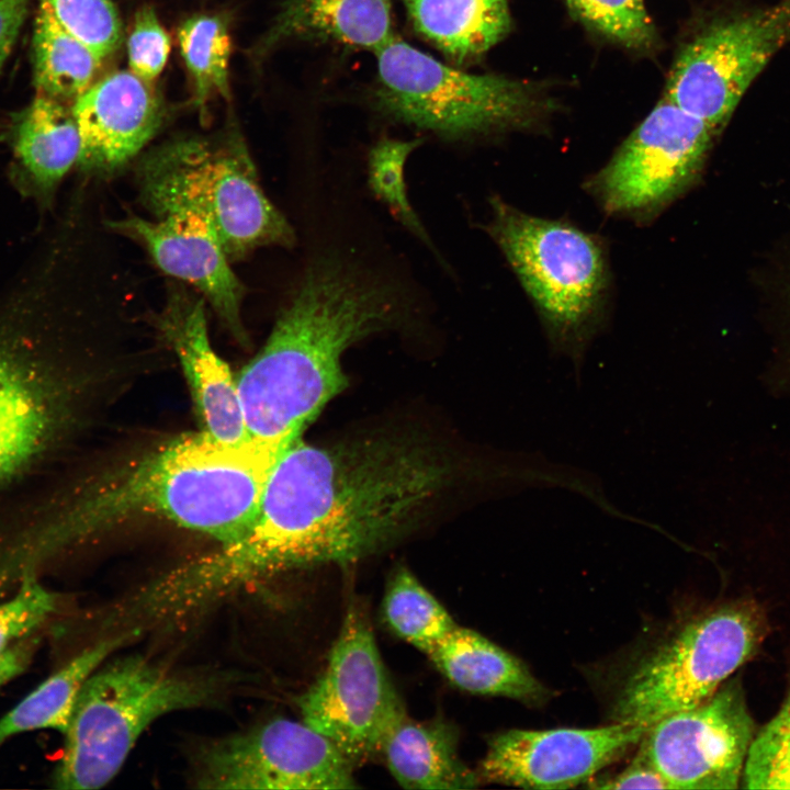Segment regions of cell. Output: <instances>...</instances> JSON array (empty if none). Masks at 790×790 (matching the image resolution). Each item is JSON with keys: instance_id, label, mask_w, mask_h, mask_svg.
<instances>
[{"instance_id": "6da1fadb", "label": "cell", "mask_w": 790, "mask_h": 790, "mask_svg": "<svg viewBox=\"0 0 790 790\" xmlns=\"http://www.w3.org/2000/svg\"><path fill=\"white\" fill-rule=\"evenodd\" d=\"M451 465L420 438L376 435L284 450L242 538L267 574L349 564L409 531L448 486Z\"/></svg>"}, {"instance_id": "7a4b0ae2", "label": "cell", "mask_w": 790, "mask_h": 790, "mask_svg": "<svg viewBox=\"0 0 790 790\" xmlns=\"http://www.w3.org/2000/svg\"><path fill=\"white\" fill-rule=\"evenodd\" d=\"M280 454L249 441L226 444L203 430L165 442L40 501L0 530V579L16 584L38 576L74 545L145 518L230 543L252 523Z\"/></svg>"}, {"instance_id": "3957f363", "label": "cell", "mask_w": 790, "mask_h": 790, "mask_svg": "<svg viewBox=\"0 0 790 790\" xmlns=\"http://www.w3.org/2000/svg\"><path fill=\"white\" fill-rule=\"evenodd\" d=\"M405 298L394 283L336 251L315 259L236 379L248 441L275 452L297 441L347 386L345 351L402 323Z\"/></svg>"}, {"instance_id": "277c9868", "label": "cell", "mask_w": 790, "mask_h": 790, "mask_svg": "<svg viewBox=\"0 0 790 790\" xmlns=\"http://www.w3.org/2000/svg\"><path fill=\"white\" fill-rule=\"evenodd\" d=\"M136 182L143 205L156 219L200 218L213 229L230 261L260 247L295 242L292 226L261 188L236 125L151 149L137 162Z\"/></svg>"}, {"instance_id": "5b68a950", "label": "cell", "mask_w": 790, "mask_h": 790, "mask_svg": "<svg viewBox=\"0 0 790 790\" xmlns=\"http://www.w3.org/2000/svg\"><path fill=\"white\" fill-rule=\"evenodd\" d=\"M103 664L84 682L63 734L52 775L56 789L103 787L155 720L200 707L214 695L211 680L179 675L142 656Z\"/></svg>"}, {"instance_id": "8992f818", "label": "cell", "mask_w": 790, "mask_h": 790, "mask_svg": "<svg viewBox=\"0 0 790 790\" xmlns=\"http://www.w3.org/2000/svg\"><path fill=\"white\" fill-rule=\"evenodd\" d=\"M487 232L533 301L553 351L580 369L597 334L608 291V269L599 240L562 221L526 214L490 200Z\"/></svg>"}, {"instance_id": "52a82bcc", "label": "cell", "mask_w": 790, "mask_h": 790, "mask_svg": "<svg viewBox=\"0 0 790 790\" xmlns=\"http://www.w3.org/2000/svg\"><path fill=\"white\" fill-rule=\"evenodd\" d=\"M375 53L377 110L447 138L529 127L543 108L524 81L462 71L395 37Z\"/></svg>"}, {"instance_id": "ba28073f", "label": "cell", "mask_w": 790, "mask_h": 790, "mask_svg": "<svg viewBox=\"0 0 790 790\" xmlns=\"http://www.w3.org/2000/svg\"><path fill=\"white\" fill-rule=\"evenodd\" d=\"M766 632L765 614L752 600L692 618L628 675L616 699V721L652 725L701 703L755 655Z\"/></svg>"}, {"instance_id": "9c48e42d", "label": "cell", "mask_w": 790, "mask_h": 790, "mask_svg": "<svg viewBox=\"0 0 790 790\" xmlns=\"http://www.w3.org/2000/svg\"><path fill=\"white\" fill-rule=\"evenodd\" d=\"M84 379L25 332L0 328V485L60 447L78 416Z\"/></svg>"}, {"instance_id": "30bf717a", "label": "cell", "mask_w": 790, "mask_h": 790, "mask_svg": "<svg viewBox=\"0 0 790 790\" xmlns=\"http://www.w3.org/2000/svg\"><path fill=\"white\" fill-rule=\"evenodd\" d=\"M297 704L302 720L353 766L379 753L387 727L405 709L360 609H348L325 670Z\"/></svg>"}, {"instance_id": "8fae6325", "label": "cell", "mask_w": 790, "mask_h": 790, "mask_svg": "<svg viewBox=\"0 0 790 790\" xmlns=\"http://www.w3.org/2000/svg\"><path fill=\"white\" fill-rule=\"evenodd\" d=\"M714 131L664 98L586 183L610 214L648 219L699 177Z\"/></svg>"}, {"instance_id": "7c38bea8", "label": "cell", "mask_w": 790, "mask_h": 790, "mask_svg": "<svg viewBox=\"0 0 790 790\" xmlns=\"http://www.w3.org/2000/svg\"><path fill=\"white\" fill-rule=\"evenodd\" d=\"M789 37L790 0L718 22L679 52L665 98L716 132Z\"/></svg>"}, {"instance_id": "4fadbf2b", "label": "cell", "mask_w": 790, "mask_h": 790, "mask_svg": "<svg viewBox=\"0 0 790 790\" xmlns=\"http://www.w3.org/2000/svg\"><path fill=\"white\" fill-rule=\"evenodd\" d=\"M353 768L303 720L278 718L208 746L195 781L204 789H353Z\"/></svg>"}, {"instance_id": "5bb4252c", "label": "cell", "mask_w": 790, "mask_h": 790, "mask_svg": "<svg viewBox=\"0 0 790 790\" xmlns=\"http://www.w3.org/2000/svg\"><path fill=\"white\" fill-rule=\"evenodd\" d=\"M756 734L738 678L653 723L639 752L669 789H735Z\"/></svg>"}, {"instance_id": "9a60e30c", "label": "cell", "mask_w": 790, "mask_h": 790, "mask_svg": "<svg viewBox=\"0 0 790 790\" xmlns=\"http://www.w3.org/2000/svg\"><path fill=\"white\" fill-rule=\"evenodd\" d=\"M650 726L616 721L594 729L508 730L490 740L478 776L526 789L574 788L640 743Z\"/></svg>"}, {"instance_id": "2e32d148", "label": "cell", "mask_w": 790, "mask_h": 790, "mask_svg": "<svg viewBox=\"0 0 790 790\" xmlns=\"http://www.w3.org/2000/svg\"><path fill=\"white\" fill-rule=\"evenodd\" d=\"M109 227L143 246L166 274L198 290L229 334L239 343L248 345L241 319L244 285L206 223L191 215L155 221L128 215L109 222Z\"/></svg>"}, {"instance_id": "e0dca14e", "label": "cell", "mask_w": 790, "mask_h": 790, "mask_svg": "<svg viewBox=\"0 0 790 790\" xmlns=\"http://www.w3.org/2000/svg\"><path fill=\"white\" fill-rule=\"evenodd\" d=\"M71 110L81 137L78 165L100 176L112 174L135 158L165 120L160 98L131 70L93 82Z\"/></svg>"}, {"instance_id": "ac0fdd59", "label": "cell", "mask_w": 790, "mask_h": 790, "mask_svg": "<svg viewBox=\"0 0 790 790\" xmlns=\"http://www.w3.org/2000/svg\"><path fill=\"white\" fill-rule=\"evenodd\" d=\"M156 325L181 364L203 431L226 444L247 443L236 379L211 345L205 300L170 289Z\"/></svg>"}, {"instance_id": "d6986e66", "label": "cell", "mask_w": 790, "mask_h": 790, "mask_svg": "<svg viewBox=\"0 0 790 790\" xmlns=\"http://www.w3.org/2000/svg\"><path fill=\"white\" fill-rule=\"evenodd\" d=\"M393 37L391 0H284L252 54L263 58L290 41L375 53Z\"/></svg>"}, {"instance_id": "ffe728a7", "label": "cell", "mask_w": 790, "mask_h": 790, "mask_svg": "<svg viewBox=\"0 0 790 790\" xmlns=\"http://www.w3.org/2000/svg\"><path fill=\"white\" fill-rule=\"evenodd\" d=\"M377 754L406 789H472L481 782L459 755L455 729L442 720L418 722L404 710L387 727Z\"/></svg>"}, {"instance_id": "44dd1931", "label": "cell", "mask_w": 790, "mask_h": 790, "mask_svg": "<svg viewBox=\"0 0 790 790\" xmlns=\"http://www.w3.org/2000/svg\"><path fill=\"white\" fill-rule=\"evenodd\" d=\"M427 655L453 685L471 693L531 704L542 703L550 696L520 659L459 624Z\"/></svg>"}, {"instance_id": "7402d4cb", "label": "cell", "mask_w": 790, "mask_h": 790, "mask_svg": "<svg viewBox=\"0 0 790 790\" xmlns=\"http://www.w3.org/2000/svg\"><path fill=\"white\" fill-rule=\"evenodd\" d=\"M18 174L29 188L49 196L81 154V137L71 108L36 94L13 133Z\"/></svg>"}, {"instance_id": "603a6c76", "label": "cell", "mask_w": 790, "mask_h": 790, "mask_svg": "<svg viewBox=\"0 0 790 790\" xmlns=\"http://www.w3.org/2000/svg\"><path fill=\"white\" fill-rule=\"evenodd\" d=\"M414 30L458 65L488 52L511 29L508 0H402Z\"/></svg>"}, {"instance_id": "cb8c5ba5", "label": "cell", "mask_w": 790, "mask_h": 790, "mask_svg": "<svg viewBox=\"0 0 790 790\" xmlns=\"http://www.w3.org/2000/svg\"><path fill=\"white\" fill-rule=\"evenodd\" d=\"M125 640L117 635L95 642L29 692L0 718V748L23 733L54 730L64 734L84 682Z\"/></svg>"}, {"instance_id": "d4e9b609", "label": "cell", "mask_w": 790, "mask_h": 790, "mask_svg": "<svg viewBox=\"0 0 790 790\" xmlns=\"http://www.w3.org/2000/svg\"><path fill=\"white\" fill-rule=\"evenodd\" d=\"M33 36L37 94L75 101L92 83L102 59L68 33L40 3Z\"/></svg>"}, {"instance_id": "484cf974", "label": "cell", "mask_w": 790, "mask_h": 790, "mask_svg": "<svg viewBox=\"0 0 790 790\" xmlns=\"http://www.w3.org/2000/svg\"><path fill=\"white\" fill-rule=\"evenodd\" d=\"M178 41L192 80L194 104L203 114L214 95L230 97L228 25L219 15H193L181 23Z\"/></svg>"}, {"instance_id": "4316f807", "label": "cell", "mask_w": 790, "mask_h": 790, "mask_svg": "<svg viewBox=\"0 0 790 790\" xmlns=\"http://www.w3.org/2000/svg\"><path fill=\"white\" fill-rule=\"evenodd\" d=\"M382 610L391 630L426 654L458 625L406 568L398 569L390 580Z\"/></svg>"}, {"instance_id": "83f0119b", "label": "cell", "mask_w": 790, "mask_h": 790, "mask_svg": "<svg viewBox=\"0 0 790 790\" xmlns=\"http://www.w3.org/2000/svg\"><path fill=\"white\" fill-rule=\"evenodd\" d=\"M421 144L422 139L385 137L377 140L368 157L369 187L396 219L427 246H431L430 237L409 203L405 182L406 160Z\"/></svg>"}, {"instance_id": "f1b7e54d", "label": "cell", "mask_w": 790, "mask_h": 790, "mask_svg": "<svg viewBox=\"0 0 790 790\" xmlns=\"http://www.w3.org/2000/svg\"><path fill=\"white\" fill-rule=\"evenodd\" d=\"M584 25L630 49H648L655 29L644 0H564Z\"/></svg>"}, {"instance_id": "f546056e", "label": "cell", "mask_w": 790, "mask_h": 790, "mask_svg": "<svg viewBox=\"0 0 790 790\" xmlns=\"http://www.w3.org/2000/svg\"><path fill=\"white\" fill-rule=\"evenodd\" d=\"M741 781L747 789H790V685L778 712L756 731Z\"/></svg>"}, {"instance_id": "4dcf8cb0", "label": "cell", "mask_w": 790, "mask_h": 790, "mask_svg": "<svg viewBox=\"0 0 790 790\" xmlns=\"http://www.w3.org/2000/svg\"><path fill=\"white\" fill-rule=\"evenodd\" d=\"M40 3L101 59L119 47L122 25L112 0H40Z\"/></svg>"}, {"instance_id": "1f68e13d", "label": "cell", "mask_w": 790, "mask_h": 790, "mask_svg": "<svg viewBox=\"0 0 790 790\" xmlns=\"http://www.w3.org/2000/svg\"><path fill=\"white\" fill-rule=\"evenodd\" d=\"M59 597L40 576L24 577L16 589L0 600V655L37 632L57 611Z\"/></svg>"}, {"instance_id": "d6a6232c", "label": "cell", "mask_w": 790, "mask_h": 790, "mask_svg": "<svg viewBox=\"0 0 790 790\" xmlns=\"http://www.w3.org/2000/svg\"><path fill=\"white\" fill-rule=\"evenodd\" d=\"M126 46L129 70L140 79L150 82L163 70L170 38L151 7L136 12Z\"/></svg>"}, {"instance_id": "836d02e7", "label": "cell", "mask_w": 790, "mask_h": 790, "mask_svg": "<svg viewBox=\"0 0 790 790\" xmlns=\"http://www.w3.org/2000/svg\"><path fill=\"white\" fill-rule=\"evenodd\" d=\"M596 789H669L661 774L637 753L632 763L610 778L598 779Z\"/></svg>"}, {"instance_id": "e575fe53", "label": "cell", "mask_w": 790, "mask_h": 790, "mask_svg": "<svg viewBox=\"0 0 790 790\" xmlns=\"http://www.w3.org/2000/svg\"><path fill=\"white\" fill-rule=\"evenodd\" d=\"M29 4L30 0H0V71L18 38Z\"/></svg>"}, {"instance_id": "d590c367", "label": "cell", "mask_w": 790, "mask_h": 790, "mask_svg": "<svg viewBox=\"0 0 790 790\" xmlns=\"http://www.w3.org/2000/svg\"><path fill=\"white\" fill-rule=\"evenodd\" d=\"M38 633L20 641L0 655V688L22 675L41 645Z\"/></svg>"}]
</instances>
